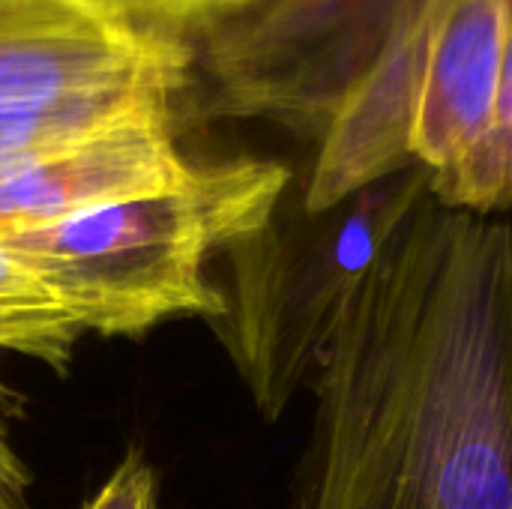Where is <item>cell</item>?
Here are the masks:
<instances>
[{"instance_id":"6da1fadb","label":"cell","mask_w":512,"mask_h":509,"mask_svg":"<svg viewBox=\"0 0 512 509\" xmlns=\"http://www.w3.org/2000/svg\"><path fill=\"white\" fill-rule=\"evenodd\" d=\"M312 387L297 509H512V216L429 195Z\"/></svg>"},{"instance_id":"7a4b0ae2","label":"cell","mask_w":512,"mask_h":509,"mask_svg":"<svg viewBox=\"0 0 512 509\" xmlns=\"http://www.w3.org/2000/svg\"><path fill=\"white\" fill-rule=\"evenodd\" d=\"M288 189L282 162L228 159L192 168L174 189L0 231V240L78 309L87 330L141 336L180 315L222 321L228 300L204 267L261 231Z\"/></svg>"},{"instance_id":"3957f363","label":"cell","mask_w":512,"mask_h":509,"mask_svg":"<svg viewBox=\"0 0 512 509\" xmlns=\"http://www.w3.org/2000/svg\"><path fill=\"white\" fill-rule=\"evenodd\" d=\"M429 198L423 165L384 177L327 210L285 192L270 222L231 252L219 321L255 405L276 420L312 387L363 282Z\"/></svg>"},{"instance_id":"277c9868","label":"cell","mask_w":512,"mask_h":509,"mask_svg":"<svg viewBox=\"0 0 512 509\" xmlns=\"http://www.w3.org/2000/svg\"><path fill=\"white\" fill-rule=\"evenodd\" d=\"M396 6L399 0H264L216 24L213 60L252 114L318 135L372 66Z\"/></svg>"},{"instance_id":"5b68a950","label":"cell","mask_w":512,"mask_h":509,"mask_svg":"<svg viewBox=\"0 0 512 509\" xmlns=\"http://www.w3.org/2000/svg\"><path fill=\"white\" fill-rule=\"evenodd\" d=\"M186 63L189 51L168 33L75 0H30L0 15V108L171 99Z\"/></svg>"},{"instance_id":"8992f818","label":"cell","mask_w":512,"mask_h":509,"mask_svg":"<svg viewBox=\"0 0 512 509\" xmlns=\"http://www.w3.org/2000/svg\"><path fill=\"white\" fill-rule=\"evenodd\" d=\"M183 162L171 105L120 117L66 147L0 174V231L36 228L90 207L180 186Z\"/></svg>"},{"instance_id":"52a82bcc","label":"cell","mask_w":512,"mask_h":509,"mask_svg":"<svg viewBox=\"0 0 512 509\" xmlns=\"http://www.w3.org/2000/svg\"><path fill=\"white\" fill-rule=\"evenodd\" d=\"M512 0H441L429 30L411 153L429 177L465 159L489 132L504 72Z\"/></svg>"},{"instance_id":"ba28073f","label":"cell","mask_w":512,"mask_h":509,"mask_svg":"<svg viewBox=\"0 0 512 509\" xmlns=\"http://www.w3.org/2000/svg\"><path fill=\"white\" fill-rule=\"evenodd\" d=\"M87 333L75 306L6 240H0V351L63 366Z\"/></svg>"},{"instance_id":"9c48e42d","label":"cell","mask_w":512,"mask_h":509,"mask_svg":"<svg viewBox=\"0 0 512 509\" xmlns=\"http://www.w3.org/2000/svg\"><path fill=\"white\" fill-rule=\"evenodd\" d=\"M429 195L450 210L512 216V9L492 126L465 159L429 177Z\"/></svg>"},{"instance_id":"30bf717a","label":"cell","mask_w":512,"mask_h":509,"mask_svg":"<svg viewBox=\"0 0 512 509\" xmlns=\"http://www.w3.org/2000/svg\"><path fill=\"white\" fill-rule=\"evenodd\" d=\"M162 96H96L48 108H0V174L66 147L120 117L162 108Z\"/></svg>"},{"instance_id":"8fae6325","label":"cell","mask_w":512,"mask_h":509,"mask_svg":"<svg viewBox=\"0 0 512 509\" xmlns=\"http://www.w3.org/2000/svg\"><path fill=\"white\" fill-rule=\"evenodd\" d=\"M84 509H159L156 477L147 459L129 453Z\"/></svg>"},{"instance_id":"7c38bea8","label":"cell","mask_w":512,"mask_h":509,"mask_svg":"<svg viewBox=\"0 0 512 509\" xmlns=\"http://www.w3.org/2000/svg\"><path fill=\"white\" fill-rule=\"evenodd\" d=\"M120 18H132V21H168V24H186L192 3L195 0H75Z\"/></svg>"},{"instance_id":"4fadbf2b","label":"cell","mask_w":512,"mask_h":509,"mask_svg":"<svg viewBox=\"0 0 512 509\" xmlns=\"http://www.w3.org/2000/svg\"><path fill=\"white\" fill-rule=\"evenodd\" d=\"M0 509H27L24 504V471L0 432Z\"/></svg>"},{"instance_id":"5bb4252c","label":"cell","mask_w":512,"mask_h":509,"mask_svg":"<svg viewBox=\"0 0 512 509\" xmlns=\"http://www.w3.org/2000/svg\"><path fill=\"white\" fill-rule=\"evenodd\" d=\"M258 3H264V0H195L186 24H204L210 18H222V15H231V12H240V9H249Z\"/></svg>"},{"instance_id":"9a60e30c","label":"cell","mask_w":512,"mask_h":509,"mask_svg":"<svg viewBox=\"0 0 512 509\" xmlns=\"http://www.w3.org/2000/svg\"><path fill=\"white\" fill-rule=\"evenodd\" d=\"M24 3H30V0H0V15H6V12L18 9V6H24Z\"/></svg>"}]
</instances>
